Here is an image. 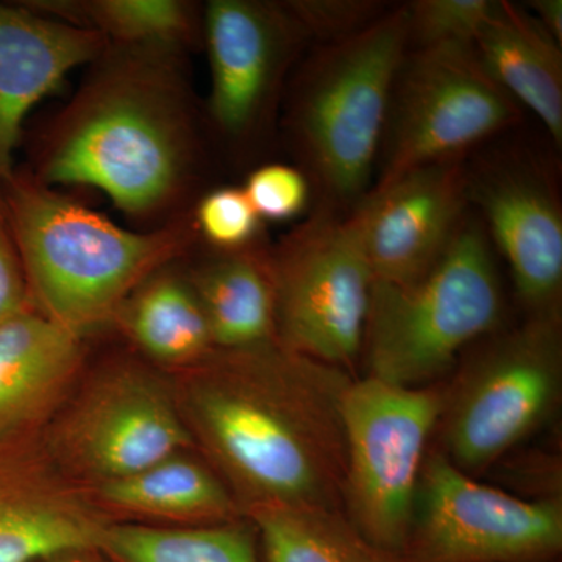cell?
Segmentation results:
<instances>
[{
    "instance_id": "cell-1",
    "label": "cell",
    "mask_w": 562,
    "mask_h": 562,
    "mask_svg": "<svg viewBox=\"0 0 562 562\" xmlns=\"http://www.w3.org/2000/svg\"><path fill=\"white\" fill-rule=\"evenodd\" d=\"M169 375L194 449L243 514L262 506L339 512L350 372L273 339L213 349Z\"/></svg>"
},
{
    "instance_id": "cell-2",
    "label": "cell",
    "mask_w": 562,
    "mask_h": 562,
    "mask_svg": "<svg viewBox=\"0 0 562 562\" xmlns=\"http://www.w3.org/2000/svg\"><path fill=\"white\" fill-rule=\"evenodd\" d=\"M176 52L116 46L52 125L41 154L46 187H90L131 216L179 199L195 154Z\"/></svg>"
},
{
    "instance_id": "cell-3",
    "label": "cell",
    "mask_w": 562,
    "mask_h": 562,
    "mask_svg": "<svg viewBox=\"0 0 562 562\" xmlns=\"http://www.w3.org/2000/svg\"><path fill=\"white\" fill-rule=\"evenodd\" d=\"M0 198L36 312L85 333L111 324L133 290L194 241V221L122 228L38 180L11 173Z\"/></svg>"
},
{
    "instance_id": "cell-4",
    "label": "cell",
    "mask_w": 562,
    "mask_h": 562,
    "mask_svg": "<svg viewBox=\"0 0 562 562\" xmlns=\"http://www.w3.org/2000/svg\"><path fill=\"white\" fill-rule=\"evenodd\" d=\"M409 50L406 5L316 44L299 69L288 114L292 143L319 209L349 213L372 190L392 88Z\"/></svg>"
},
{
    "instance_id": "cell-5",
    "label": "cell",
    "mask_w": 562,
    "mask_h": 562,
    "mask_svg": "<svg viewBox=\"0 0 562 562\" xmlns=\"http://www.w3.org/2000/svg\"><path fill=\"white\" fill-rule=\"evenodd\" d=\"M503 299L482 221L465 216L439 260L405 283L373 281L361 353L368 376L428 386L498 327Z\"/></svg>"
},
{
    "instance_id": "cell-6",
    "label": "cell",
    "mask_w": 562,
    "mask_h": 562,
    "mask_svg": "<svg viewBox=\"0 0 562 562\" xmlns=\"http://www.w3.org/2000/svg\"><path fill=\"white\" fill-rule=\"evenodd\" d=\"M41 438L58 469L87 490L194 449L169 372L133 358L80 379Z\"/></svg>"
},
{
    "instance_id": "cell-7",
    "label": "cell",
    "mask_w": 562,
    "mask_h": 562,
    "mask_svg": "<svg viewBox=\"0 0 562 562\" xmlns=\"http://www.w3.org/2000/svg\"><path fill=\"white\" fill-rule=\"evenodd\" d=\"M361 202L349 213L319 209L268 255L277 339L350 372L360 358L373 286Z\"/></svg>"
},
{
    "instance_id": "cell-8",
    "label": "cell",
    "mask_w": 562,
    "mask_h": 562,
    "mask_svg": "<svg viewBox=\"0 0 562 562\" xmlns=\"http://www.w3.org/2000/svg\"><path fill=\"white\" fill-rule=\"evenodd\" d=\"M561 390V308L531 313L484 344L446 391L442 453L469 475L484 471L553 416Z\"/></svg>"
},
{
    "instance_id": "cell-9",
    "label": "cell",
    "mask_w": 562,
    "mask_h": 562,
    "mask_svg": "<svg viewBox=\"0 0 562 562\" xmlns=\"http://www.w3.org/2000/svg\"><path fill=\"white\" fill-rule=\"evenodd\" d=\"M446 403L439 387L353 379L342 405L350 524L394 560L412 532L425 453Z\"/></svg>"
},
{
    "instance_id": "cell-10",
    "label": "cell",
    "mask_w": 562,
    "mask_h": 562,
    "mask_svg": "<svg viewBox=\"0 0 562 562\" xmlns=\"http://www.w3.org/2000/svg\"><path fill=\"white\" fill-rule=\"evenodd\" d=\"M519 117L520 106L492 80L473 44L408 50L392 88L383 165L371 191L424 166L461 160Z\"/></svg>"
},
{
    "instance_id": "cell-11",
    "label": "cell",
    "mask_w": 562,
    "mask_h": 562,
    "mask_svg": "<svg viewBox=\"0 0 562 562\" xmlns=\"http://www.w3.org/2000/svg\"><path fill=\"white\" fill-rule=\"evenodd\" d=\"M420 513L391 562H553L562 550L560 497L524 501L476 482L442 452L425 458Z\"/></svg>"
},
{
    "instance_id": "cell-12",
    "label": "cell",
    "mask_w": 562,
    "mask_h": 562,
    "mask_svg": "<svg viewBox=\"0 0 562 562\" xmlns=\"http://www.w3.org/2000/svg\"><path fill=\"white\" fill-rule=\"evenodd\" d=\"M202 24L211 120L224 135L246 138L268 116L288 69L312 43L284 2L213 0Z\"/></svg>"
},
{
    "instance_id": "cell-13",
    "label": "cell",
    "mask_w": 562,
    "mask_h": 562,
    "mask_svg": "<svg viewBox=\"0 0 562 562\" xmlns=\"http://www.w3.org/2000/svg\"><path fill=\"white\" fill-rule=\"evenodd\" d=\"M111 520L66 476L43 438L0 443V562L99 552Z\"/></svg>"
},
{
    "instance_id": "cell-14",
    "label": "cell",
    "mask_w": 562,
    "mask_h": 562,
    "mask_svg": "<svg viewBox=\"0 0 562 562\" xmlns=\"http://www.w3.org/2000/svg\"><path fill=\"white\" fill-rule=\"evenodd\" d=\"M468 194L528 310L561 308L562 210L546 173L519 158L487 162L473 173L468 169Z\"/></svg>"
},
{
    "instance_id": "cell-15",
    "label": "cell",
    "mask_w": 562,
    "mask_h": 562,
    "mask_svg": "<svg viewBox=\"0 0 562 562\" xmlns=\"http://www.w3.org/2000/svg\"><path fill=\"white\" fill-rule=\"evenodd\" d=\"M361 206L373 281L405 283L439 260L468 216V169L461 160L424 166Z\"/></svg>"
},
{
    "instance_id": "cell-16",
    "label": "cell",
    "mask_w": 562,
    "mask_h": 562,
    "mask_svg": "<svg viewBox=\"0 0 562 562\" xmlns=\"http://www.w3.org/2000/svg\"><path fill=\"white\" fill-rule=\"evenodd\" d=\"M101 33L35 9L0 3V184L13 173L33 106L106 49Z\"/></svg>"
},
{
    "instance_id": "cell-17",
    "label": "cell",
    "mask_w": 562,
    "mask_h": 562,
    "mask_svg": "<svg viewBox=\"0 0 562 562\" xmlns=\"http://www.w3.org/2000/svg\"><path fill=\"white\" fill-rule=\"evenodd\" d=\"M83 335L35 308L0 324V443L40 438L81 379Z\"/></svg>"
},
{
    "instance_id": "cell-18",
    "label": "cell",
    "mask_w": 562,
    "mask_h": 562,
    "mask_svg": "<svg viewBox=\"0 0 562 562\" xmlns=\"http://www.w3.org/2000/svg\"><path fill=\"white\" fill-rule=\"evenodd\" d=\"M88 492L111 522L205 527L244 517L220 475L192 450L173 453L143 471Z\"/></svg>"
},
{
    "instance_id": "cell-19",
    "label": "cell",
    "mask_w": 562,
    "mask_h": 562,
    "mask_svg": "<svg viewBox=\"0 0 562 562\" xmlns=\"http://www.w3.org/2000/svg\"><path fill=\"white\" fill-rule=\"evenodd\" d=\"M538 21L512 2L494 10L473 41L483 68L519 106L532 111L562 144V52Z\"/></svg>"
},
{
    "instance_id": "cell-20",
    "label": "cell",
    "mask_w": 562,
    "mask_h": 562,
    "mask_svg": "<svg viewBox=\"0 0 562 562\" xmlns=\"http://www.w3.org/2000/svg\"><path fill=\"white\" fill-rule=\"evenodd\" d=\"M111 324L150 364L166 372L188 368L214 349L190 279L172 271L171 265L158 269L133 290Z\"/></svg>"
},
{
    "instance_id": "cell-21",
    "label": "cell",
    "mask_w": 562,
    "mask_h": 562,
    "mask_svg": "<svg viewBox=\"0 0 562 562\" xmlns=\"http://www.w3.org/2000/svg\"><path fill=\"white\" fill-rule=\"evenodd\" d=\"M188 279L214 349H246L277 339L276 292L265 250H216Z\"/></svg>"
},
{
    "instance_id": "cell-22",
    "label": "cell",
    "mask_w": 562,
    "mask_h": 562,
    "mask_svg": "<svg viewBox=\"0 0 562 562\" xmlns=\"http://www.w3.org/2000/svg\"><path fill=\"white\" fill-rule=\"evenodd\" d=\"M262 562H391L341 512L308 506H262L244 514Z\"/></svg>"
},
{
    "instance_id": "cell-23",
    "label": "cell",
    "mask_w": 562,
    "mask_h": 562,
    "mask_svg": "<svg viewBox=\"0 0 562 562\" xmlns=\"http://www.w3.org/2000/svg\"><path fill=\"white\" fill-rule=\"evenodd\" d=\"M99 553L110 562H262L246 517L205 527L110 522Z\"/></svg>"
},
{
    "instance_id": "cell-24",
    "label": "cell",
    "mask_w": 562,
    "mask_h": 562,
    "mask_svg": "<svg viewBox=\"0 0 562 562\" xmlns=\"http://www.w3.org/2000/svg\"><path fill=\"white\" fill-rule=\"evenodd\" d=\"M36 10L101 33L106 44L176 52L194 35V7L181 0L52 2Z\"/></svg>"
},
{
    "instance_id": "cell-25",
    "label": "cell",
    "mask_w": 562,
    "mask_h": 562,
    "mask_svg": "<svg viewBox=\"0 0 562 562\" xmlns=\"http://www.w3.org/2000/svg\"><path fill=\"white\" fill-rule=\"evenodd\" d=\"M408 11L409 49L441 44H473L495 0H416Z\"/></svg>"
},
{
    "instance_id": "cell-26",
    "label": "cell",
    "mask_w": 562,
    "mask_h": 562,
    "mask_svg": "<svg viewBox=\"0 0 562 562\" xmlns=\"http://www.w3.org/2000/svg\"><path fill=\"white\" fill-rule=\"evenodd\" d=\"M260 222L243 190L221 188L199 203L194 225L217 251H236L254 247Z\"/></svg>"
},
{
    "instance_id": "cell-27",
    "label": "cell",
    "mask_w": 562,
    "mask_h": 562,
    "mask_svg": "<svg viewBox=\"0 0 562 562\" xmlns=\"http://www.w3.org/2000/svg\"><path fill=\"white\" fill-rule=\"evenodd\" d=\"M286 3L310 43L325 44L362 31L391 7L376 0H294Z\"/></svg>"
},
{
    "instance_id": "cell-28",
    "label": "cell",
    "mask_w": 562,
    "mask_h": 562,
    "mask_svg": "<svg viewBox=\"0 0 562 562\" xmlns=\"http://www.w3.org/2000/svg\"><path fill=\"white\" fill-rule=\"evenodd\" d=\"M243 191L260 220L288 221L308 205L312 184L292 166L266 165L250 173Z\"/></svg>"
},
{
    "instance_id": "cell-29",
    "label": "cell",
    "mask_w": 562,
    "mask_h": 562,
    "mask_svg": "<svg viewBox=\"0 0 562 562\" xmlns=\"http://www.w3.org/2000/svg\"><path fill=\"white\" fill-rule=\"evenodd\" d=\"M27 308H33L27 280L0 198V324Z\"/></svg>"
},
{
    "instance_id": "cell-30",
    "label": "cell",
    "mask_w": 562,
    "mask_h": 562,
    "mask_svg": "<svg viewBox=\"0 0 562 562\" xmlns=\"http://www.w3.org/2000/svg\"><path fill=\"white\" fill-rule=\"evenodd\" d=\"M531 16L562 46V0H531Z\"/></svg>"
},
{
    "instance_id": "cell-31",
    "label": "cell",
    "mask_w": 562,
    "mask_h": 562,
    "mask_svg": "<svg viewBox=\"0 0 562 562\" xmlns=\"http://www.w3.org/2000/svg\"><path fill=\"white\" fill-rule=\"evenodd\" d=\"M43 562H103V557L101 553L95 552V550H90V552L57 554V557H52L49 560Z\"/></svg>"
}]
</instances>
